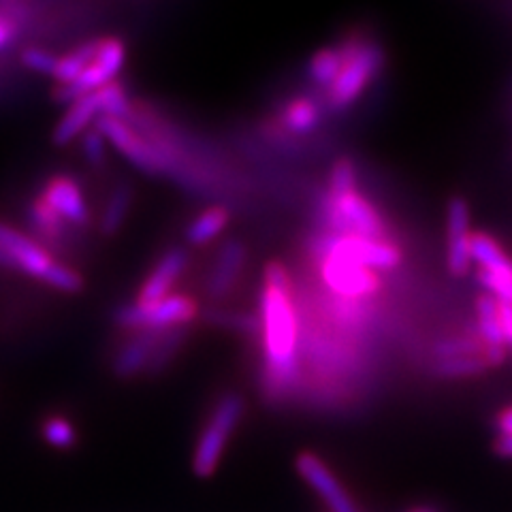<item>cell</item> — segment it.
Segmentation results:
<instances>
[{"mask_svg": "<svg viewBox=\"0 0 512 512\" xmlns=\"http://www.w3.org/2000/svg\"><path fill=\"white\" fill-rule=\"evenodd\" d=\"M261 316L269 378L276 384H288L297 365V316L291 297V276L280 263L265 265Z\"/></svg>", "mask_w": 512, "mask_h": 512, "instance_id": "cell-1", "label": "cell"}, {"mask_svg": "<svg viewBox=\"0 0 512 512\" xmlns=\"http://www.w3.org/2000/svg\"><path fill=\"white\" fill-rule=\"evenodd\" d=\"M0 250H5L15 263V271L54 286L62 293H79L84 278L75 269L62 265L39 242L0 222Z\"/></svg>", "mask_w": 512, "mask_h": 512, "instance_id": "cell-2", "label": "cell"}, {"mask_svg": "<svg viewBox=\"0 0 512 512\" xmlns=\"http://www.w3.org/2000/svg\"><path fill=\"white\" fill-rule=\"evenodd\" d=\"M131 114L133 109L124 86L120 82H114L71 103L67 114L62 116V120L54 128L52 141L56 146H67V143H71L79 135H84L86 128L90 124H96L101 116L128 120Z\"/></svg>", "mask_w": 512, "mask_h": 512, "instance_id": "cell-3", "label": "cell"}, {"mask_svg": "<svg viewBox=\"0 0 512 512\" xmlns=\"http://www.w3.org/2000/svg\"><path fill=\"white\" fill-rule=\"evenodd\" d=\"M344 69L335 84L327 90V103L333 111H342L359 101V96L370 86L380 67L382 50L372 41H350L342 45Z\"/></svg>", "mask_w": 512, "mask_h": 512, "instance_id": "cell-4", "label": "cell"}, {"mask_svg": "<svg viewBox=\"0 0 512 512\" xmlns=\"http://www.w3.org/2000/svg\"><path fill=\"white\" fill-rule=\"evenodd\" d=\"M244 410H246L244 399L237 393H227L224 397H220V402L212 410L210 419H207L201 436L197 440L195 455H192V470H195L197 476L207 478L214 474L224 448H227L239 421H242Z\"/></svg>", "mask_w": 512, "mask_h": 512, "instance_id": "cell-5", "label": "cell"}, {"mask_svg": "<svg viewBox=\"0 0 512 512\" xmlns=\"http://www.w3.org/2000/svg\"><path fill=\"white\" fill-rule=\"evenodd\" d=\"M338 254L344 259L359 263L367 269H395L402 265V252L389 244L387 239H370L359 235H335L325 231L318 235L312 244L314 259L320 261L325 254Z\"/></svg>", "mask_w": 512, "mask_h": 512, "instance_id": "cell-6", "label": "cell"}, {"mask_svg": "<svg viewBox=\"0 0 512 512\" xmlns=\"http://www.w3.org/2000/svg\"><path fill=\"white\" fill-rule=\"evenodd\" d=\"M199 314L195 299L186 295H169L163 301L141 306V303H126L114 312V320L126 329H175L186 327Z\"/></svg>", "mask_w": 512, "mask_h": 512, "instance_id": "cell-7", "label": "cell"}, {"mask_svg": "<svg viewBox=\"0 0 512 512\" xmlns=\"http://www.w3.org/2000/svg\"><path fill=\"white\" fill-rule=\"evenodd\" d=\"M124 56V43L120 39H101L99 52H96L94 60L88 64V69L82 73V77L75 79L69 86H56L54 99L58 103H75L86 94H92L109 84H114L118 73L122 71Z\"/></svg>", "mask_w": 512, "mask_h": 512, "instance_id": "cell-8", "label": "cell"}, {"mask_svg": "<svg viewBox=\"0 0 512 512\" xmlns=\"http://www.w3.org/2000/svg\"><path fill=\"white\" fill-rule=\"evenodd\" d=\"M94 128H99L111 146L122 152V156L126 160H131V163L141 171L158 175L171 169L169 158L163 152H158L152 143H148L139 133H135L133 126L126 120L101 116L96 120Z\"/></svg>", "mask_w": 512, "mask_h": 512, "instance_id": "cell-9", "label": "cell"}, {"mask_svg": "<svg viewBox=\"0 0 512 512\" xmlns=\"http://www.w3.org/2000/svg\"><path fill=\"white\" fill-rule=\"evenodd\" d=\"M320 263V276L329 291L346 299H361L378 291L380 280L372 269L352 263L338 254H325Z\"/></svg>", "mask_w": 512, "mask_h": 512, "instance_id": "cell-10", "label": "cell"}, {"mask_svg": "<svg viewBox=\"0 0 512 512\" xmlns=\"http://www.w3.org/2000/svg\"><path fill=\"white\" fill-rule=\"evenodd\" d=\"M470 242V205L463 197H451L446 205V267L455 278L466 276L472 267Z\"/></svg>", "mask_w": 512, "mask_h": 512, "instance_id": "cell-11", "label": "cell"}, {"mask_svg": "<svg viewBox=\"0 0 512 512\" xmlns=\"http://www.w3.org/2000/svg\"><path fill=\"white\" fill-rule=\"evenodd\" d=\"M297 472L320 498L325 500L331 512H359L348 491L340 485L338 476H335L316 455L301 453L297 457Z\"/></svg>", "mask_w": 512, "mask_h": 512, "instance_id": "cell-12", "label": "cell"}, {"mask_svg": "<svg viewBox=\"0 0 512 512\" xmlns=\"http://www.w3.org/2000/svg\"><path fill=\"white\" fill-rule=\"evenodd\" d=\"M186 263H188V252L184 248L180 246L169 248L163 256H160L158 263L152 269V274L146 278V282L141 284L137 303H141V306H150V303L163 301L165 297H169V291L182 276Z\"/></svg>", "mask_w": 512, "mask_h": 512, "instance_id": "cell-13", "label": "cell"}, {"mask_svg": "<svg viewBox=\"0 0 512 512\" xmlns=\"http://www.w3.org/2000/svg\"><path fill=\"white\" fill-rule=\"evenodd\" d=\"M41 199L75 227H82L88 222V207L82 188L69 175H54L52 180H47Z\"/></svg>", "mask_w": 512, "mask_h": 512, "instance_id": "cell-14", "label": "cell"}, {"mask_svg": "<svg viewBox=\"0 0 512 512\" xmlns=\"http://www.w3.org/2000/svg\"><path fill=\"white\" fill-rule=\"evenodd\" d=\"M167 329H143L135 331L114 357V372L118 378H133L141 372H148L154 350Z\"/></svg>", "mask_w": 512, "mask_h": 512, "instance_id": "cell-15", "label": "cell"}, {"mask_svg": "<svg viewBox=\"0 0 512 512\" xmlns=\"http://www.w3.org/2000/svg\"><path fill=\"white\" fill-rule=\"evenodd\" d=\"M244 263H246L244 244L237 242V239H227L218 252V259L212 267L210 280H207V297L210 299L227 297L233 291L239 276H242Z\"/></svg>", "mask_w": 512, "mask_h": 512, "instance_id": "cell-16", "label": "cell"}, {"mask_svg": "<svg viewBox=\"0 0 512 512\" xmlns=\"http://www.w3.org/2000/svg\"><path fill=\"white\" fill-rule=\"evenodd\" d=\"M470 254H472V263H478L480 269H485L489 274H495L500 278L512 280V261L508 259L504 248L495 242L491 235L472 233Z\"/></svg>", "mask_w": 512, "mask_h": 512, "instance_id": "cell-17", "label": "cell"}, {"mask_svg": "<svg viewBox=\"0 0 512 512\" xmlns=\"http://www.w3.org/2000/svg\"><path fill=\"white\" fill-rule=\"evenodd\" d=\"M133 199H135V190L128 182H122L114 190H111V195L105 201L101 222H99V229L103 235L111 237L122 229V224L133 207Z\"/></svg>", "mask_w": 512, "mask_h": 512, "instance_id": "cell-18", "label": "cell"}, {"mask_svg": "<svg viewBox=\"0 0 512 512\" xmlns=\"http://www.w3.org/2000/svg\"><path fill=\"white\" fill-rule=\"evenodd\" d=\"M323 120V107H320L310 96H301L288 103L282 111V122L297 135L312 133Z\"/></svg>", "mask_w": 512, "mask_h": 512, "instance_id": "cell-19", "label": "cell"}, {"mask_svg": "<svg viewBox=\"0 0 512 512\" xmlns=\"http://www.w3.org/2000/svg\"><path fill=\"white\" fill-rule=\"evenodd\" d=\"M229 224V212L222 207H210L201 212L186 229V242L190 246H205L216 239Z\"/></svg>", "mask_w": 512, "mask_h": 512, "instance_id": "cell-20", "label": "cell"}, {"mask_svg": "<svg viewBox=\"0 0 512 512\" xmlns=\"http://www.w3.org/2000/svg\"><path fill=\"white\" fill-rule=\"evenodd\" d=\"M99 41H88L84 45L75 47L73 52H69L67 56L58 58V64H56V71H54V79L58 86H69L73 84L75 79L82 77V73L88 69V64L94 60L96 52H99Z\"/></svg>", "mask_w": 512, "mask_h": 512, "instance_id": "cell-21", "label": "cell"}, {"mask_svg": "<svg viewBox=\"0 0 512 512\" xmlns=\"http://www.w3.org/2000/svg\"><path fill=\"white\" fill-rule=\"evenodd\" d=\"M476 314H478V331L480 342L485 346H506V338L500 323V308L498 299L493 295H480L476 299Z\"/></svg>", "mask_w": 512, "mask_h": 512, "instance_id": "cell-22", "label": "cell"}, {"mask_svg": "<svg viewBox=\"0 0 512 512\" xmlns=\"http://www.w3.org/2000/svg\"><path fill=\"white\" fill-rule=\"evenodd\" d=\"M28 220L35 227L37 235L47 242H60L67 233V220L60 214H56L50 205H47L41 197L28 205Z\"/></svg>", "mask_w": 512, "mask_h": 512, "instance_id": "cell-23", "label": "cell"}, {"mask_svg": "<svg viewBox=\"0 0 512 512\" xmlns=\"http://www.w3.org/2000/svg\"><path fill=\"white\" fill-rule=\"evenodd\" d=\"M344 69V50L342 47H327V50H320L310 60V79L316 86L331 88L335 79L340 77Z\"/></svg>", "mask_w": 512, "mask_h": 512, "instance_id": "cell-24", "label": "cell"}, {"mask_svg": "<svg viewBox=\"0 0 512 512\" xmlns=\"http://www.w3.org/2000/svg\"><path fill=\"white\" fill-rule=\"evenodd\" d=\"M483 357H455V359H438L434 363V374L444 380H461L476 378L487 370Z\"/></svg>", "mask_w": 512, "mask_h": 512, "instance_id": "cell-25", "label": "cell"}, {"mask_svg": "<svg viewBox=\"0 0 512 512\" xmlns=\"http://www.w3.org/2000/svg\"><path fill=\"white\" fill-rule=\"evenodd\" d=\"M186 327H175V329H167L163 333V338H160L152 361L148 365V372L146 374H160L165 370V367L171 363V359L178 355V350L182 348L184 340H186Z\"/></svg>", "mask_w": 512, "mask_h": 512, "instance_id": "cell-26", "label": "cell"}, {"mask_svg": "<svg viewBox=\"0 0 512 512\" xmlns=\"http://www.w3.org/2000/svg\"><path fill=\"white\" fill-rule=\"evenodd\" d=\"M357 190V169L350 158H340L338 163L333 165L329 175V190L327 195L331 197H342L348 192Z\"/></svg>", "mask_w": 512, "mask_h": 512, "instance_id": "cell-27", "label": "cell"}, {"mask_svg": "<svg viewBox=\"0 0 512 512\" xmlns=\"http://www.w3.org/2000/svg\"><path fill=\"white\" fill-rule=\"evenodd\" d=\"M41 431L45 442L52 444L54 448H73L77 442V431L73 423L62 419V416H50V419H45Z\"/></svg>", "mask_w": 512, "mask_h": 512, "instance_id": "cell-28", "label": "cell"}, {"mask_svg": "<svg viewBox=\"0 0 512 512\" xmlns=\"http://www.w3.org/2000/svg\"><path fill=\"white\" fill-rule=\"evenodd\" d=\"M438 359H455V357H483L485 344L474 338H448L436 344L434 348Z\"/></svg>", "mask_w": 512, "mask_h": 512, "instance_id": "cell-29", "label": "cell"}, {"mask_svg": "<svg viewBox=\"0 0 512 512\" xmlns=\"http://www.w3.org/2000/svg\"><path fill=\"white\" fill-rule=\"evenodd\" d=\"M22 64L30 71L54 77L58 58L52 56L47 50H41V47H28V50L22 52Z\"/></svg>", "mask_w": 512, "mask_h": 512, "instance_id": "cell-30", "label": "cell"}, {"mask_svg": "<svg viewBox=\"0 0 512 512\" xmlns=\"http://www.w3.org/2000/svg\"><path fill=\"white\" fill-rule=\"evenodd\" d=\"M105 143L107 139L103 137L99 128H90V131L84 135L82 150L92 167H101L105 163Z\"/></svg>", "mask_w": 512, "mask_h": 512, "instance_id": "cell-31", "label": "cell"}, {"mask_svg": "<svg viewBox=\"0 0 512 512\" xmlns=\"http://www.w3.org/2000/svg\"><path fill=\"white\" fill-rule=\"evenodd\" d=\"M210 318L216 320L218 325L233 327V329L246 331V333H254V331L263 329V325L259 323V318H254L250 314H222V312H214Z\"/></svg>", "mask_w": 512, "mask_h": 512, "instance_id": "cell-32", "label": "cell"}, {"mask_svg": "<svg viewBox=\"0 0 512 512\" xmlns=\"http://www.w3.org/2000/svg\"><path fill=\"white\" fill-rule=\"evenodd\" d=\"M485 363L489 367L502 365L506 361V346H485V355H483Z\"/></svg>", "mask_w": 512, "mask_h": 512, "instance_id": "cell-33", "label": "cell"}, {"mask_svg": "<svg viewBox=\"0 0 512 512\" xmlns=\"http://www.w3.org/2000/svg\"><path fill=\"white\" fill-rule=\"evenodd\" d=\"M13 37H15V24L9 18H5V15H0V50L7 47L13 41Z\"/></svg>", "mask_w": 512, "mask_h": 512, "instance_id": "cell-34", "label": "cell"}, {"mask_svg": "<svg viewBox=\"0 0 512 512\" xmlns=\"http://www.w3.org/2000/svg\"><path fill=\"white\" fill-rule=\"evenodd\" d=\"M495 425L500 429V436H512V406L504 408L498 419H495Z\"/></svg>", "mask_w": 512, "mask_h": 512, "instance_id": "cell-35", "label": "cell"}, {"mask_svg": "<svg viewBox=\"0 0 512 512\" xmlns=\"http://www.w3.org/2000/svg\"><path fill=\"white\" fill-rule=\"evenodd\" d=\"M495 453L502 457H512V436H500L493 444Z\"/></svg>", "mask_w": 512, "mask_h": 512, "instance_id": "cell-36", "label": "cell"}, {"mask_svg": "<svg viewBox=\"0 0 512 512\" xmlns=\"http://www.w3.org/2000/svg\"><path fill=\"white\" fill-rule=\"evenodd\" d=\"M0 269L15 271V263L11 261V256H9L5 250H0Z\"/></svg>", "mask_w": 512, "mask_h": 512, "instance_id": "cell-37", "label": "cell"}, {"mask_svg": "<svg viewBox=\"0 0 512 512\" xmlns=\"http://www.w3.org/2000/svg\"><path fill=\"white\" fill-rule=\"evenodd\" d=\"M414 512H434V510H427V508H421V510H414Z\"/></svg>", "mask_w": 512, "mask_h": 512, "instance_id": "cell-38", "label": "cell"}]
</instances>
